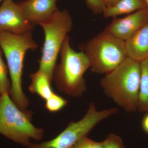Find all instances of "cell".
I'll return each instance as SVG.
<instances>
[{"label": "cell", "mask_w": 148, "mask_h": 148, "mask_svg": "<svg viewBox=\"0 0 148 148\" xmlns=\"http://www.w3.org/2000/svg\"><path fill=\"white\" fill-rule=\"evenodd\" d=\"M32 32L16 35L0 31V48L4 53L11 80L9 93L19 109L25 110L29 101L22 88V77L25 55L29 50L38 48Z\"/></svg>", "instance_id": "cell-1"}, {"label": "cell", "mask_w": 148, "mask_h": 148, "mask_svg": "<svg viewBox=\"0 0 148 148\" xmlns=\"http://www.w3.org/2000/svg\"><path fill=\"white\" fill-rule=\"evenodd\" d=\"M140 62L127 57L115 69L106 74L100 85L107 96L128 112L138 110Z\"/></svg>", "instance_id": "cell-2"}, {"label": "cell", "mask_w": 148, "mask_h": 148, "mask_svg": "<svg viewBox=\"0 0 148 148\" xmlns=\"http://www.w3.org/2000/svg\"><path fill=\"white\" fill-rule=\"evenodd\" d=\"M60 55L61 61L53 72L56 86L69 96H82L87 89L84 75L90 68L87 56L82 51H75L71 47L69 36L64 41Z\"/></svg>", "instance_id": "cell-3"}, {"label": "cell", "mask_w": 148, "mask_h": 148, "mask_svg": "<svg viewBox=\"0 0 148 148\" xmlns=\"http://www.w3.org/2000/svg\"><path fill=\"white\" fill-rule=\"evenodd\" d=\"M80 49L87 56L91 71L95 73H109L127 58L124 41L105 30Z\"/></svg>", "instance_id": "cell-4"}, {"label": "cell", "mask_w": 148, "mask_h": 148, "mask_svg": "<svg viewBox=\"0 0 148 148\" xmlns=\"http://www.w3.org/2000/svg\"><path fill=\"white\" fill-rule=\"evenodd\" d=\"M45 34L38 71L47 75L51 82L61 47L73 27V19L67 10L56 11L49 18L38 24Z\"/></svg>", "instance_id": "cell-5"}, {"label": "cell", "mask_w": 148, "mask_h": 148, "mask_svg": "<svg viewBox=\"0 0 148 148\" xmlns=\"http://www.w3.org/2000/svg\"><path fill=\"white\" fill-rule=\"evenodd\" d=\"M33 112L21 110L10 98L8 93L0 95V133L15 143L24 146L31 139L41 140L44 130L32 123Z\"/></svg>", "instance_id": "cell-6"}, {"label": "cell", "mask_w": 148, "mask_h": 148, "mask_svg": "<svg viewBox=\"0 0 148 148\" xmlns=\"http://www.w3.org/2000/svg\"><path fill=\"white\" fill-rule=\"evenodd\" d=\"M118 111L115 108L99 111L94 103H90L82 119L69 123L67 127L52 140L40 144L30 143L27 148H72L80 140L87 136L100 122L116 114Z\"/></svg>", "instance_id": "cell-7"}, {"label": "cell", "mask_w": 148, "mask_h": 148, "mask_svg": "<svg viewBox=\"0 0 148 148\" xmlns=\"http://www.w3.org/2000/svg\"><path fill=\"white\" fill-rule=\"evenodd\" d=\"M34 24L28 20L18 3L4 0L0 6V31L22 35L32 32Z\"/></svg>", "instance_id": "cell-8"}, {"label": "cell", "mask_w": 148, "mask_h": 148, "mask_svg": "<svg viewBox=\"0 0 148 148\" xmlns=\"http://www.w3.org/2000/svg\"><path fill=\"white\" fill-rule=\"evenodd\" d=\"M148 22V9L146 8L122 18L114 17L104 30L125 41Z\"/></svg>", "instance_id": "cell-9"}, {"label": "cell", "mask_w": 148, "mask_h": 148, "mask_svg": "<svg viewBox=\"0 0 148 148\" xmlns=\"http://www.w3.org/2000/svg\"><path fill=\"white\" fill-rule=\"evenodd\" d=\"M58 0H25L18 4L26 18L36 25L47 20L58 10Z\"/></svg>", "instance_id": "cell-10"}, {"label": "cell", "mask_w": 148, "mask_h": 148, "mask_svg": "<svg viewBox=\"0 0 148 148\" xmlns=\"http://www.w3.org/2000/svg\"><path fill=\"white\" fill-rule=\"evenodd\" d=\"M127 57L135 61L148 58V22L125 41Z\"/></svg>", "instance_id": "cell-11"}, {"label": "cell", "mask_w": 148, "mask_h": 148, "mask_svg": "<svg viewBox=\"0 0 148 148\" xmlns=\"http://www.w3.org/2000/svg\"><path fill=\"white\" fill-rule=\"evenodd\" d=\"M146 8L147 7L145 0H119L114 5L106 7L103 14L105 18H114Z\"/></svg>", "instance_id": "cell-12"}, {"label": "cell", "mask_w": 148, "mask_h": 148, "mask_svg": "<svg viewBox=\"0 0 148 148\" xmlns=\"http://www.w3.org/2000/svg\"><path fill=\"white\" fill-rule=\"evenodd\" d=\"M31 83L29 90L33 94H36L46 100L52 95L54 91L51 86V82L44 73L38 70L30 75Z\"/></svg>", "instance_id": "cell-13"}, {"label": "cell", "mask_w": 148, "mask_h": 148, "mask_svg": "<svg viewBox=\"0 0 148 148\" xmlns=\"http://www.w3.org/2000/svg\"><path fill=\"white\" fill-rule=\"evenodd\" d=\"M141 78L138 95V110L148 112V58L140 62Z\"/></svg>", "instance_id": "cell-14"}, {"label": "cell", "mask_w": 148, "mask_h": 148, "mask_svg": "<svg viewBox=\"0 0 148 148\" xmlns=\"http://www.w3.org/2000/svg\"><path fill=\"white\" fill-rule=\"evenodd\" d=\"M0 48V95L9 93L11 89V82L9 79L8 68L4 62L2 53Z\"/></svg>", "instance_id": "cell-15"}, {"label": "cell", "mask_w": 148, "mask_h": 148, "mask_svg": "<svg viewBox=\"0 0 148 148\" xmlns=\"http://www.w3.org/2000/svg\"><path fill=\"white\" fill-rule=\"evenodd\" d=\"M67 104L66 99L54 92L45 100V108L50 112H56L65 108Z\"/></svg>", "instance_id": "cell-16"}, {"label": "cell", "mask_w": 148, "mask_h": 148, "mask_svg": "<svg viewBox=\"0 0 148 148\" xmlns=\"http://www.w3.org/2000/svg\"><path fill=\"white\" fill-rule=\"evenodd\" d=\"M104 148H125L121 138L115 134H110L103 141Z\"/></svg>", "instance_id": "cell-17"}, {"label": "cell", "mask_w": 148, "mask_h": 148, "mask_svg": "<svg viewBox=\"0 0 148 148\" xmlns=\"http://www.w3.org/2000/svg\"><path fill=\"white\" fill-rule=\"evenodd\" d=\"M72 148H104V145L103 142H95L87 136L80 140Z\"/></svg>", "instance_id": "cell-18"}, {"label": "cell", "mask_w": 148, "mask_h": 148, "mask_svg": "<svg viewBox=\"0 0 148 148\" xmlns=\"http://www.w3.org/2000/svg\"><path fill=\"white\" fill-rule=\"evenodd\" d=\"M88 8L96 14H103L106 6L105 0H85Z\"/></svg>", "instance_id": "cell-19"}, {"label": "cell", "mask_w": 148, "mask_h": 148, "mask_svg": "<svg viewBox=\"0 0 148 148\" xmlns=\"http://www.w3.org/2000/svg\"><path fill=\"white\" fill-rule=\"evenodd\" d=\"M141 126L143 131L148 135V112L143 117L141 122Z\"/></svg>", "instance_id": "cell-20"}, {"label": "cell", "mask_w": 148, "mask_h": 148, "mask_svg": "<svg viewBox=\"0 0 148 148\" xmlns=\"http://www.w3.org/2000/svg\"><path fill=\"white\" fill-rule=\"evenodd\" d=\"M119 0H105L107 7L112 6L115 4Z\"/></svg>", "instance_id": "cell-21"}, {"label": "cell", "mask_w": 148, "mask_h": 148, "mask_svg": "<svg viewBox=\"0 0 148 148\" xmlns=\"http://www.w3.org/2000/svg\"><path fill=\"white\" fill-rule=\"evenodd\" d=\"M145 2L146 5H147V7L148 9V0H145Z\"/></svg>", "instance_id": "cell-22"}, {"label": "cell", "mask_w": 148, "mask_h": 148, "mask_svg": "<svg viewBox=\"0 0 148 148\" xmlns=\"http://www.w3.org/2000/svg\"><path fill=\"white\" fill-rule=\"evenodd\" d=\"M4 1V0H0V2L1 1Z\"/></svg>", "instance_id": "cell-23"}]
</instances>
